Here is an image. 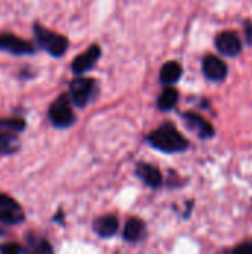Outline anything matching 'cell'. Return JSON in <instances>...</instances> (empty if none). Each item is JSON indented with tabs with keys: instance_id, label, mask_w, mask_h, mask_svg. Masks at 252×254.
Instances as JSON below:
<instances>
[{
	"instance_id": "obj_1",
	"label": "cell",
	"mask_w": 252,
	"mask_h": 254,
	"mask_svg": "<svg viewBox=\"0 0 252 254\" xmlns=\"http://www.w3.org/2000/svg\"><path fill=\"white\" fill-rule=\"evenodd\" d=\"M147 143L163 153H180L189 149V140L175 128L172 122H163L147 135Z\"/></svg>"
},
{
	"instance_id": "obj_2",
	"label": "cell",
	"mask_w": 252,
	"mask_h": 254,
	"mask_svg": "<svg viewBox=\"0 0 252 254\" xmlns=\"http://www.w3.org/2000/svg\"><path fill=\"white\" fill-rule=\"evenodd\" d=\"M34 34H36V39H37L39 45L48 54H50L52 57H61V55H64V52L68 48V40L64 36L56 34L53 31H49L45 27L36 25L34 27Z\"/></svg>"
},
{
	"instance_id": "obj_3",
	"label": "cell",
	"mask_w": 252,
	"mask_h": 254,
	"mask_svg": "<svg viewBox=\"0 0 252 254\" xmlns=\"http://www.w3.org/2000/svg\"><path fill=\"white\" fill-rule=\"evenodd\" d=\"M49 119L56 128H68L74 124L76 116L71 110L70 95H61L49 107Z\"/></svg>"
},
{
	"instance_id": "obj_4",
	"label": "cell",
	"mask_w": 252,
	"mask_h": 254,
	"mask_svg": "<svg viewBox=\"0 0 252 254\" xmlns=\"http://www.w3.org/2000/svg\"><path fill=\"white\" fill-rule=\"evenodd\" d=\"M95 92V80L89 77L77 76L70 83V100L77 107H85L91 101L92 95Z\"/></svg>"
},
{
	"instance_id": "obj_5",
	"label": "cell",
	"mask_w": 252,
	"mask_h": 254,
	"mask_svg": "<svg viewBox=\"0 0 252 254\" xmlns=\"http://www.w3.org/2000/svg\"><path fill=\"white\" fill-rule=\"evenodd\" d=\"M24 220L22 208L16 201L9 198L7 195L0 193V222L6 225H16Z\"/></svg>"
},
{
	"instance_id": "obj_6",
	"label": "cell",
	"mask_w": 252,
	"mask_h": 254,
	"mask_svg": "<svg viewBox=\"0 0 252 254\" xmlns=\"http://www.w3.org/2000/svg\"><path fill=\"white\" fill-rule=\"evenodd\" d=\"M181 118H183L184 124L187 125V128L195 131L198 134V137H201V138H211V137H214L215 129L203 116H201V115H198L195 112H184L181 115Z\"/></svg>"
},
{
	"instance_id": "obj_7",
	"label": "cell",
	"mask_w": 252,
	"mask_h": 254,
	"mask_svg": "<svg viewBox=\"0 0 252 254\" xmlns=\"http://www.w3.org/2000/svg\"><path fill=\"white\" fill-rule=\"evenodd\" d=\"M101 57V48L98 45H92L89 49H86L83 54L77 55L73 63H71V70L74 71V74H83L86 71H89L95 63L100 60Z\"/></svg>"
},
{
	"instance_id": "obj_8",
	"label": "cell",
	"mask_w": 252,
	"mask_h": 254,
	"mask_svg": "<svg viewBox=\"0 0 252 254\" xmlns=\"http://www.w3.org/2000/svg\"><path fill=\"white\" fill-rule=\"evenodd\" d=\"M215 46L223 55L236 57L242 51V40L233 31H223L215 37Z\"/></svg>"
},
{
	"instance_id": "obj_9",
	"label": "cell",
	"mask_w": 252,
	"mask_h": 254,
	"mask_svg": "<svg viewBox=\"0 0 252 254\" xmlns=\"http://www.w3.org/2000/svg\"><path fill=\"white\" fill-rule=\"evenodd\" d=\"M202 70L206 79L212 82H221L227 76V65L223 60L215 55H206L202 61Z\"/></svg>"
},
{
	"instance_id": "obj_10",
	"label": "cell",
	"mask_w": 252,
	"mask_h": 254,
	"mask_svg": "<svg viewBox=\"0 0 252 254\" xmlns=\"http://www.w3.org/2000/svg\"><path fill=\"white\" fill-rule=\"evenodd\" d=\"M0 49L3 51H7L10 54H15V55H27V54H33L34 52V46L27 42V40H22L13 34H0Z\"/></svg>"
},
{
	"instance_id": "obj_11",
	"label": "cell",
	"mask_w": 252,
	"mask_h": 254,
	"mask_svg": "<svg viewBox=\"0 0 252 254\" xmlns=\"http://www.w3.org/2000/svg\"><path fill=\"white\" fill-rule=\"evenodd\" d=\"M135 174L144 185H147L153 189L160 188L163 183V176H162L160 170L151 164H147V162H140L137 165Z\"/></svg>"
},
{
	"instance_id": "obj_12",
	"label": "cell",
	"mask_w": 252,
	"mask_h": 254,
	"mask_svg": "<svg viewBox=\"0 0 252 254\" xmlns=\"http://www.w3.org/2000/svg\"><path fill=\"white\" fill-rule=\"evenodd\" d=\"M117 229H119V220L114 216H111V214L98 217L94 222V231L101 238H110V237H113L117 232Z\"/></svg>"
},
{
	"instance_id": "obj_13",
	"label": "cell",
	"mask_w": 252,
	"mask_h": 254,
	"mask_svg": "<svg viewBox=\"0 0 252 254\" xmlns=\"http://www.w3.org/2000/svg\"><path fill=\"white\" fill-rule=\"evenodd\" d=\"M181 74H183V67L180 63L177 61H168L162 65L160 68V74H159V79L160 82L166 86V85H174L177 83L180 79H181Z\"/></svg>"
},
{
	"instance_id": "obj_14",
	"label": "cell",
	"mask_w": 252,
	"mask_h": 254,
	"mask_svg": "<svg viewBox=\"0 0 252 254\" xmlns=\"http://www.w3.org/2000/svg\"><path fill=\"white\" fill-rule=\"evenodd\" d=\"M144 231H146L144 222L138 217H131L123 228V238L129 243H137L143 238Z\"/></svg>"
},
{
	"instance_id": "obj_15",
	"label": "cell",
	"mask_w": 252,
	"mask_h": 254,
	"mask_svg": "<svg viewBox=\"0 0 252 254\" xmlns=\"http://www.w3.org/2000/svg\"><path fill=\"white\" fill-rule=\"evenodd\" d=\"M178 103V91L172 88L171 85H166V88L160 92L157 98V107L162 112H169L172 110Z\"/></svg>"
},
{
	"instance_id": "obj_16",
	"label": "cell",
	"mask_w": 252,
	"mask_h": 254,
	"mask_svg": "<svg viewBox=\"0 0 252 254\" xmlns=\"http://www.w3.org/2000/svg\"><path fill=\"white\" fill-rule=\"evenodd\" d=\"M18 150V140L9 132H0V155H10Z\"/></svg>"
},
{
	"instance_id": "obj_17",
	"label": "cell",
	"mask_w": 252,
	"mask_h": 254,
	"mask_svg": "<svg viewBox=\"0 0 252 254\" xmlns=\"http://www.w3.org/2000/svg\"><path fill=\"white\" fill-rule=\"evenodd\" d=\"M24 121L22 119H7V121H0V128L9 129V131H22L24 129Z\"/></svg>"
},
{
	"instance_id": "obj_18",
	"label": "cell",
	"mask_w": 252,
	"mask_h": 254,
	"mask_svg": "<svg viewBox=\"0 0 252 254\" xmlns=\"http://www.w3.org/2000/svg\"><path fill=\"white\" fill-rule=\"evenodd\" d=\"M232 252L236 254H252V243H244V244L235 247Z\"/></svg>"
},
{
	"instance_id": "obj_19",
	"label": "cell",
	"mask_w": 252,
	"mask_h": 254,
	"mask_svg": "<svg viewBox=\"0 0 252 254\" xmlns=\"http://www.w3.org/2000/svg\"><path fill=\"white\" fill-rule=\"evenodd\" d=\"M0 252H3V253H21L22 249L19 246H16V244H9V246L1 247Z\"/></svg>"
},
{
	"instance_id": "obj_20",
	"label": "cell",
	"mask_w": 252,
	"mask_h": 254,
	"mask_svg": "<svg viewBox=\"0 0 252 254\" xmlns=\"http://www.w3.org/2000/svg\"><path fill=\"white\" fill-rule=\"evenodd\" d=\"M245 34H247V40L252 43V21L245 22Z\"/></svg>"
}]
</instances>
